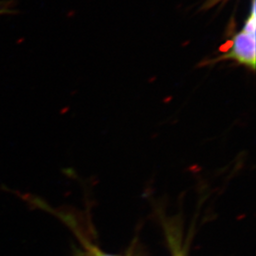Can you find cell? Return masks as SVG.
I'll return each mask as SVG.
<instances>
[{"label": "cell", "instance_id": "1", "mask_svg": "<svg viewBox=\"0 0 256 256\" xmlns=\"http://www.w3.org/2000/svg\"><path fill=\"white\" fill-rule=\"evenodd\" d=\"M256 0H252V10L243 28L234 35L229 51L218 60H233L240 65L256 70Z\"/></svg>", "mask_w": 256, "mask_h": 256}, {"label": "cell", "instance_id": "6", "mask_svg": "<svg viewBox=\"0 0 256 256\" xmlns=\"http://www.w3.org/2000/svg\"></svg>", "mask_w": 256, "mask_h": 256}, {"label": "cell", "instance_id": "5", "mask_svg": "<svg viewBox=\"0 0 256 256\" xmlns=\"http://www.w3.org/2000/svg\"><path fill=\"white\" fill-rule=\"evenodd\" d=\"M176 256H181V254H176Z\"/></svg>", "mask_w": 256, "mask_h": 256}, {"label": "cell", "instance_id": "2", "mask_svg": "<svg viewBox=\"0 0 256 256\" xmlns=\"http://www.w3.org/2000/svg\"><path fill=\"white\" fill-rule=\"evenodd\" d=\"M78 237L80 238V240L82 242L83 246L86 249L88 256H114L112 254H106L104 252L100 250L98 247L96 246L94 244H92L90 242L86 240L82 236H80L78 233Z\"/></svg>", "mask_w": 256, "mask_h": 256}, {"label": "cell", "instance_id": "3", "mask_svg": "<svg viewBox=\"0 0 256 256\" xmlns=\"http://www.w3.org/2000/svg\"><path fill=\"white\" fill-rule=\"evenodd\" d=\"M228 1V0H206V2L202 5V10H210V8L215 7L216 5L220 4H223Z\"/></svg>", "mask_w": 256, "mask_h": 256}, {"label": "cell", "instance_id": "4", "mask_svg": "<svg viewBox=\"0 0 256 256\" xmlns=\"http://www.w3.org/2000/svg\"><path fill=\"white\" fill-rule=\"evenodd\" d=\"M11 10H10V5L6 4V2H0V14H10Z\"/></svg>", "mask_w": 256, "mask_h": 256}]
</instances>
